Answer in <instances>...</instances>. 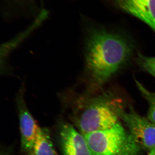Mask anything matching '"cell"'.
Instances as JSON below:
<instances>
[{
    "label": "cell",
    "mask_w": 155,
    "mask_h": 155,
    "mask_svg": "<svg viewBox=\"0 0 155 155\" xmlns=\"http://www.w3.org/2000/svg\"><path fill=\"white\" fill-rule=\"evenodd\" d=\"M84 42L86 92L94 94L127 64L133 45L119 34L96 26L88 27Z\"/></svg>",
    "instance_id": "cell-1"
},
{
    "label": "cell",
    "mask_w": 155,
    "mask_h": 155,
    "mask_svg": "<svg viewBox=\"0 0 155 155\" xmlns=\"http://www.w3.org/2000/svg\"><path fill=\"white\" fill-rule=\"evenodd\" d=\"M94 95H75L70 101L72 125L83 135L110 129L120 123L117 109L123 103L117 94L107 90Z\"/></svg>",
    "instance_id": "cell-2"
},
{
    "label": "cell",
    "mask_w": 155,
    "mask_h": 155,
    "mask_svg": "<svg viewBox=\"0 0 155 155\" xmlns=\"http://www.w3.org/2000/svg\"><path fill=\"white\" fill-rule=\"evenodd\" d=\"M84 136L93 155H138L142 149L120 123Z\"/></svg>",
    "instance_id": "cell-3"
},
{
    "label": "cell",
    "mask_w": 155,
    "mask_h": 155,
    "mask_svg": "<svg viewBox=\"0 0 155 155\" xmlns=\"http://www.w3.org/2000/svg\"><path fill=\"white\" fill-rule=\"evenodd\" d=\"M117 113L141 149L150 151L155 147V123L139 114L131 106L126 110L122 104L117 108Z\"/></svg>",
    "instance_id": "cell-4"
},
{
    "label": "cell",
    "mask_w": 155,
    "mask_h": 155,
    "mask_svg": "<svg viewBox=\"0 0 155 155\" xmlns=\"http://www.w3.org/2000/svg\"><path fill=\"white\" fill-rule=\"evenodd\" d=\"M24 91L25 87L22 86L17 94V104L21 135V150L23 152L28 153L33 147L41 127L39 126L26 106L24 99Z\"/></svg>",
    "instance_id": "cell-5"
},
{
    "label": "cell",
    "mask_w": 155,
    "mask_h": 155,
    "mask_svg": "<svg viewBox=\"0 0 155 155\" xmlns=\"http://www.w3.org/2000/svg\"><path fill=\"white\" fill-rule=\"evenodd\" d=\"M58 139L64 155H93L84 136L69 122L59 124Z\"/></svg>",
    "instance_id": "cell-6"
},
{
    "label": "cell",
    "mask_w": 155,
    "mask_h": 155,
    "mask_svg": "<svg viewBox=\"0 0 155 155\" xmlns=\"http://www.w3.org/2000/svg\"><path fill=\"white\" fill-rule=\"evenodd\" d=\"M107 1L121 11L143 21L155 33V0H107Z\"/></svg>",
    "instance_id": "cell-7"
},
{
    "label": "cell",
    "mask_w": 155,
    "mask_h": 155,
    "mask_svg": "<svg viewBox=\"0 0 155 155\" xmlns=\"http://www.w3.org/2000/svg\"><path fill=\"white\" fill-rule=\"evenodd\" d=\"M28 155H58L56 152L49 130L41 128L33 147Z\"/></svg>",
    "instance_id": "cell-8"
},
{
    "label": "cell",
    "mask_w": 155,
    "mask_h": 155,
    "mask_svg": "<svg viewBox=\"0 0 155 155\" xmlns=\"http://www.w3.org/2000/svg\"><path fill=\"white\" fill-rule=\"evenodd\" d=\"M135 81L139 91L148 104L147 118L155 123V93L147 90L139 81L136 80Z\"/></svg>",
    "instance_id": "cell-9"
},
{
    "label": "cell",
    "mask_w": 155,
    "mask_h": 155,
    "mask_svg": "<svg viewBox=\"0 0 155 155\" xmlns=\"http://www.w3.org/2000/svg\"><path fill=\"white\" fill-rule=\"evenodd\" d=\"M137 62L141 68L155 77V57H148L139 53Z\"/></svg>",
    "instance_id": "cell-10"
},
{
    "label": "cell",
    "mask_w": 155,
    "mask_h": 155,
    "mask_svg": "<svg viewBox=\"0 0 155 155\" xmlns=\"http://www.w3.org/2000/svg\"><path fill=\"white\" fill-rule=\"evenodd\" d=\"M148 155H155V147L149 151V153Z\"/></svg>",
    "instance_id": "cell-11"
},
{
    "label": "cell",
    "mask_w": 155,
    "mask_h": 155,
    "mask_svg": "<svg viewBox=\"0 0 155 155\" xmlns=\"http://www.w3.org/2000/svg\"><path fill=\"white\" fill-rule=\"evenodd\" d=\"M1 155H10L8 151L3 150L1 152Z\"/></svg>",
    "instance_id": "cell-12"
}]
</instances>
